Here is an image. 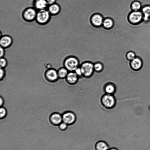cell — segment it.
Instances as JSON below:
<instances>
[{
  "mask_svg": "<svg viewBox=\"0 0 150 150\" xmlns=\"http://www.w3.org/2000/svg\"><path fill=\"white\" fill-rule=\"evenodd\" d=\"M80 64L79 59L74 56H68L65 58L63 61L64 67L69 71H74Z\"/></svg>",
  "mask_w": 150,
  "mask_h": 150,
  "instance_id": "1",
  "label": "cell"
},
{
  "mask_svg": "<svg viewBox=\"0 0 150 150\" xmlns=\"http://www.w3.org/2000/svg\"><path fill=\"white\" fill-rule=\"evenodd\" d=\"M100 103L102 106L107 109L114 108L116 104V99L113 95L105 93L101 96Z\"/></svg>",
  "mask_w": 150,
  "mask_h": 150,
  "instance_id": "2",
  "label": "cell"
},
{
  "mask_svg": "<svg viewBox=\"0 0 150 150\" xmlns=\"http://www.w3.org/2000/svg\"><path fill=\"white\" fill-rule=\"evenodd\" d=\"M93 64V63L90 61H85L80 64L83 77L89 78L93 76L95 72Z\"/></svg>",
  "mask_w": 150,
  "mask_h": 150,
  "instance_id": "3",
  "label": "cell"
},
{
  "mask_svg": "<svg viewBox=\"0 0 150 150\" xmlns=\"http://www.w3.org/2000/svg\"><path fill=\"white\" fill-rule=\"evenodd\" d=\"M51 16L47 9L39 10L37 11L35 20L39 25H45L50 21Z\"/></svg>",
  "mask_w": 150,
  "mask_h": 150,
  "instance_id": "4",
  "label": "cell"
},
{
  "mask_svg": "<svg viewBox=\"0 0 150 150\" xmlns=\"http://www.w3.org/2000/svg\"><path fill=\"white\" fill-rule=\"evenodd\" d=\"M37 11L34 7H29L23 11L22 17L24 21L30 22L35 20Z\"/></svg>",
  "mask_w": 150,
  "mask_h": 150,
  "instance_id": "5",
  "label": "cell"
},
{
  "mask_svg": "<svg viewBox=\"0 0 150 150\" xmlns=\"http://www.w3.org/2000/svg\"><path fill=\"white\" fill-rule=\"evenodd\" d=\"M128 20L131 24L134 25L139 24L143 20V15L141 11H132L128 16Z\"/></svg>",
  "mask_w": 150,
  "mask_h": 150,
  "instance_id": "6",
  "label": "cell"
},
{
  "mask_svg": "<svg viewBox=\"0 0 150 150\" xmlns=\"http://www.w3.org/2000/svg\"><path fill=\"white\" fill-rule=\"evenodd\" d=\"M104 19L103 16L101 14L95 13L91 16L90 22L93 27L99 28L102 26Z\"/></svg>",
  "mask_w": 150,
  "mask_h": 150,
  "instance_id": "7",
  "label": "cell"
},
{
  "mask_svg": "<svg viewBox=\"0 0 150 150\" xmlns=\"http://www.w3.org/2000/svg\"><path fill=\"white\" fill-rule=\"evenodd\" d=\"M62 122L68 125L74 123L76 121V117L74 112L68 111L64 112L62 115Z\"/></svg>",
  "mask_w": 150,
  "mask_h": 150,
  "instance_id": "8",
  "label": "cell"
},
{
  "mask_svg": "<svg viewBox=\"0 0 150 150\" xmlns=\"http://www.w3.org/2000/svg\"><path fill=\"white\" fill-rule=\"evenodd\" d=\"M13 42L12 38L8 35H4L1 36L0 39V46L4 49L10 47Z\"/></svg>",
  "mask_w": 150,
  "mask_h": 150,
  "instance_id": "9",
  "label": "cell"
},
{
  "mask_svg": "<svg viewBox=\"0 0 150 150\" xmlns=\"http://www.w3.org/2000/svg\"><path fill=\"white\" fill-rule=\"evenodd\" d=\"M65 79L68 84L74 85L77 83L79 77L74 71H69Z\"/></svg>",
  "mask_w": 150,
  "mask_h": 150,
  "instance_id": "10",
  "label": "cell"
},
{
  "mask_svg": "<svg viewBox=\"0 0 150 150\" xmlns=\"http://www.w3.org/2000/svg\"><path fill=\"white\" fill-rule=\"evenodd\" d=\"M143 64V61L140 57H136L130 62L131 68L134 71H138L141 69Z\"/></svg>",
  "mask_w": 150,
  "mask_h": 150,
  "instance_id": "11",
  "label": "cell"
},
{
  "mask_svg": "<svg viewBox=\"0 0 150 150\" xmlns=\"http://www.w3.org/2000/svg\"><path fill=\"white\" fill-rule=\"evenodd\" d=\"M103 90L105 94L114 95L117 91L116 86L112 82H107L104 84Z\"/></svg>",
  "mask_w": 150,
  "mask_h": 150,
  "instance_id": "12",
  "label": "cell"
},
{
  "mask_svg": "<svg viewBox=\"0 0 150 150\" xmlns=\"http://www.w3.org/2000/svg\"><path fill=\"white\" fill-rule=\"evenodd\" d=\"M62 122V116L58 113H54L52 114L49 118V122L54 126H58Z\"/></svg>",
  "mask_w": 150,
  "mask_h": 150,
  "instance_id": "13",
  "label": "cell"
},
{
  "mask_svg": "<svg viewBox=\"0 0 150 150\" xmlns=\"http://www.w3.org/2000/svg\"><path fill=\"white\" fill-rule=\"evenodd\" d=\"M47 10L51 16H56L60 13L61 8L59 4L54 3L49 5Z\"/></svg>",
  "mask_w": 150,
  "mask_h": 150,
  "instance_id": "14",
  "label": "cell"
},
{
  "mask_svg": "<svg viewBox=\"0 0 150 150\" xmlns=\"http://www.w3.org/2000/svg\"><path fill=\"white\" fill-rule=\"evenodd\" d=\"M45 75L47 79L51 81H55L59 78L57 71L53 69L47 70L46 73Z\"/></svg>",
  "mask_w": 150,
  "mask_h": 150,
  "instance_id": "15",
  "label": "cell"
},
{
  "mask_svg": "<svg viewBox=\"0 0 150 150\" xmlns=\"http://www.w3.org/2000/svg\"><path fill=\"white\" fill-rule=\"evenodd\" d=\"M33 5L34 7L38 11L46 9L48 4L46 0H35Z\"/></svg>",
  "mask_w": 150,
  "mask_h": 150,
  "instance_id": "16",
  "label": "cell"
},
{
  "mask_svg": "<svg viewBox=\"0 0 150 150\" xmlns=\"http://www.w3.org/2000/svg\"><path fill=\"white\" fill-rule=\"evenodd\" d=\"M143 15V20L147 22L150 20V5H147L142 8L141 10Z\"/></svg>",
  "mask_w": 150,
  "mask_h": 150,
  "instance_id": "17",
  "label": "cell"
},
{
  "mask_svg": "<svg viewBox=\"0 0 150 150\" xmlns=\"http://www.w3.org/2000/svg\"><path fill=\"white\" fill-rule=\"evenodd\" d=\"M114 24L113 20L111 18L106 17L104 18L102 26L106 30L112 28Z\"/></svg>",
  "mask_w": 150,
  "mask_h": 150,
  "instance_id": "18",
  "label": "cell"
},
{
  "mask_svg": "<svg viewBox=\"0 0 150 150\" xmlns=\"http://www.w3.org/2000/svg\"><path fill=\"white\" fill-rule=\"evenodd\" d=\"M95 148L96 150H108L110 147L106 142L100 140L96 143Z\"/></svg>",
  "mask_w": 150,
  "mask_h": 150,
  "instance_id": "19",
  "label": "cell"
},
{
  "mask_svg": "<svg viewBox=\"0 0 150 150\" xmlns=\"http://www.w3.org/2000/svg\"><path fill=\"white\" fill-rule=\"evenodd\" d=\"M93 63L95 72L96 73H99L103 71L104 66L102 62H96Z\"/></svg>",
  "mask_w": 150,
  "mask_h": 150,
  "instance_id": "20",
  "label": "cell"
},
{
  "mask_svg": "<svg viewBox=\"0 0 150 150\" xmlns=\"http://www.w3.org/2000/svg\"><path fill=\"white\" fill-rule=\"evenodd\" d=\"M69 72L64 67L60 68L57 71L59 78L61 79L65 78Z\"/></svg>",
  "mask_w": 150,
  "mask_h": 150,
  "instance_id": "21",
  "label": "cell"
},
{
  "mask_svg": "<svg viewBox=\"0 0 150 150\" xmlns=\"http://www.w3.org/2000/svg\"><path fill=\"white\" fill-rule=\"evenodd\" d=\"M131 8L132 11H141L142 8V5L140 2L135 1L133 2L131 4Z\"/></svg>",
  "mask_w": 150,
  "mask_h": 150,
  "instance_id": "22",
  "label": "cell"
},
{
  "mask_svg": "<svg viewBox=\"0 0 150 150\" xmlns=\"http://www.w3.org/2000/svg\"><path fill=\"white\" fill-rule=\"evenodd\" d=\"M136 57L135 53L132 51L127 52L126 54V59L128 61H130Z\"/></svg>",
  "mask_w": 150,
  "mask_h": 150,
  "instance_id": "23",
  "label": "cell"
},
{
  "mask_svg": "<svg viewBox=\"0 0 150 150\" xmlns=\"http://www.w3.org/2000/svg\"><path fill=\"white\" fill-rule=\"evenodd\" d=\"M7 114V112L5 108L1 107L0 108V118L2 119L6 117Z\"/></svg>",
  "mask_w": 150,
  "mask_h": 150,
  "instance_id": "24",
  "label": "cell"
},
{
  "mask_svg": "<svg viewBox=\"0 0 150 150\" xmlns=\"http://www.w3.org/2000/svg\"><path fill=\"white\" fill-rule=\"evenodd\" d=\"M7 64V61L6 59L4 57L0 58V67L4 68H5Z\"/></svg>",
  "mask_w": 150,
  "mask_h": 150,
  "instance_id": "25",
  "label": "cell"
},
{
  "mask_svg": "<svg viewBox=\"0 0 150 150\" xmlns=\"http://www.w3.org/2000/svg\"><path fill=\"white\" fill-rule=\"evenodd\" d=\"M68 125L65 123L62 122L58 126V129L61 131L66 130L67 128Z\"/></svg>",
  "mask_w": 150,
  "mask_h": 150,
  "instance_id": "26",
  "label": "cell"
},
{
  "mask_svg": "<svg viewBox=\"0 0 150 150\" xmlns=\"http://www.w3.org/2000/svg\"><path fill=\"white\" fill-rule=\"evenodd\" d=\"M76 74L80 78L83 77L82 73L80 66L78 67L74 71Z\"/></svg>",
  "mask_w": 150,
  "mask_h": 150,
  "instance_id": "27",
  "label": "cell"
},
{
  "mask_svg": "<svg viewBox=\"0 0 150 150\" xmlns=\"http://www.w3.org/2000/svg\"><path fill=\"white\" fill-rule=\"evenodd\" d=\"M5 75V71L4 68H0V79H2Z\"/></svg>",
  "mask_w": 150,
  "mask_h": 150,
  "instance_id": "28",
  "label": "cell"
},
{
  "mask_svg": "<svg viewBox=\"0 0 150 150\" xmlns=\"http://www.w3.org/2000/svg\"><path fill=\"white\" fill-rule=\"evenodd\" d=\"M4 48L0 46V58L2 57H4L5 55V50Z\"/></svg>",
  "mask_w": 150,
  "mask_h": 150,
  "instance_id": "29",
  "label": "cell"
},
{
  "mask_svg": "<svg viewBox=\"0 0 150 150\" xmlns=\"http://www.w3.org/2000/svg\"><path fill=\"white\" fill-rule=\"evenodd\" d=\"M48 5H50L55 3L56 0H46Z\"/></svg>",
  "mask_w": 150,
  "mask_h": 150,
  "instance_id": "30",
  "label": "cell"
},
{
  "mask_svg": "<svg viewBox=\"0 0 150 150\" xmlns=\"http://www.w3.org/2000/svg\"><path fill=\"white\" fill-rule=\"evenodd\" d=\"M0 106L1 107L4 104V100L3 98L1 97H0Z\"/></svg>",
  "mask_w": 150,
  "mask_h": 150,
  "instance_id": "31",
  "label": "cell"
},
{
  "mask_svg": "<svg viewBox=\"0 0 150 150\" xmlns=\"http://www.w3.org/2000/svg\"><path fill=\"white\" fill-rule=\"evenodd\" d=\"M108 150H118L115 147H111Z\"/></svg>",
  "mask_w": 150,
  "mask_h": 150,
  "instance_id": "32",
  "label": "cell"
}]
</instances>
